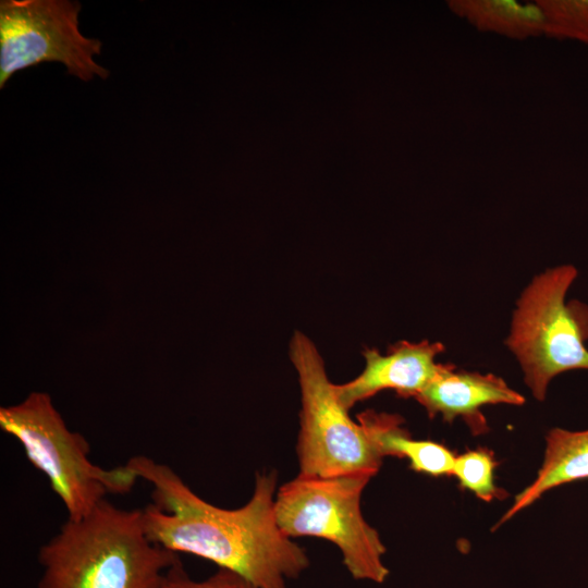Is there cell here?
I'll return each mask as SVG.
<instances>
[{"label": "cell", "instance_id": "obj_1", "mask_svg": "<svg viewBox=\"0 0 588 588\" xmlns=\"http://www.w3.org/2000/svg\"><path fill=\"white\" fill-rule=\"evenodd\" d=\"M152 487V503L142 510L151 541L174 553H188L238 574L257 588H286L309 565L305 551L279 527L277 477L259 474L250 500L226 510L199 498L168 465L147 456L126 463Z\"/></svg>", "mask_w": 588, "mask_h": 588}, {"label": "cell", "instance_id": "obj_2", "mask_svg": "<svg viewBox=\"0 0 588 588\" xmlns=\"http://www.w3.org/2000/svg\"><path fill=\"white\" fill-rule=\"evenodd\" d=\"M179 560L149 539L142 510L103 500L41 546L38 588H161Z\"/></svg>", "mask_w": 588, "mask_h": 588}, {"label": "cell", "instance_id": "obj_3", "mask_svg": "<svg viewBox=\"0 0 588 588\" xmlns=\"http://www.w3.org/2000/svg\"><path fill=\"white\" fill-rule=\"evenodd\" d=\"M577 277L568 264L546 269L523 290L512 314L504 343L537 401L546 399L554 377L588 370V305L566 299Z\"/></svg>", "mask_w": 588, "mask_h": 588}, {"label": "cell", "instance_id": "obj_4", "mask_svg": "<svg viewBox=\"0 0 588 588\" xmlns=\"http://www.w3.org/2000/svg\"><path fill=\"white\" fill-rule=\"evenodd\" d=\"M0 427L17 439L29 463L48 478L68 518L87 515L107 494L127 493L138 479L127 464L111 469L94 464L86 439L66 427L45 392L1 407Z\"/></svg>", "mask_w": 588, "mask_h": 588}, {"label": "cell", "instance_id": "obj_5", "mask_svg": "<svg viewBox=\"0 0 588 588\" xmlns=\"http://www.w3.org/2000/svg\"><path fill=\"white\" fill-rule=\"evenodd\" d=\"M373 476L366 471L333 477L299 474L279 489L274 511L287 537L329 540L340 549L355 579L382 584L389 576L382 560L385 547L360 510L363 490Z\"/></svg>", "mask_w": 588, "mask_h": 588}, {"label": "cell", "instance_id": "obj_6", "mask_svg": "<svg viewBox=\"0 0 588 588\" xmlns=\"http://www.w3.org/2000/svg\"><path fill=\"white\" fill-rule=\"evenodd\" d=\"M290 357L297 371L302 394L297 444L299 474L333 477L353 473L377 474L382 456L359 422L340 402L335 384L326 372L313 341L295 331Z\"/></svg>", "mask_w": 588, "mask_h": 588}, {"label": "cell", "instance_id": "obj_7", "mask_svg": "<svg viewBox=\"0 0 588 588\" xmlns=\"http://www.w3.org/2000/svg\"><path fill=\"white\" fill-rule=\"evenodd\" d=\"M81 4L68 0L0 2V88L16 72L44 62H60L83 81L109 71L94 61L101 41L78 29Z\"/></svg>", "mask_w": 588, "mask_h": 588}, {"label": "cell", "instance_id": "obj_8", "mask_svg": "<svg viewBox=\"0 0 588 588\" xmlns=\"http://www.w3.org/2000/svg\"><path fill=\"white\" fill-rule=\"evenodd\" d=\"M444 351L441 342L428 340L400 341L385 354L367 347L363 352L364 370L350 382L335 384L338 397L347 409L384 390H393L403 399H416L437 375L440 363L436 358Z\"/></svg>", "mask_w": 588, "mask_h": 588}, {"label": "cell", "instance_id": "obj_9", "mask_svg": "<svg viewBox=\"0 0 588 588\" xmlns=\"http://www.w3.org/2000/svg\"><path fill=\"white\" fill-rule=\"evenodd\" d=\"M430 418L441 415L452 422L463 418L474 434L488 430L480 408L485 405H522L525 397L493 373L458 370L452 364H440L433 379L415 399Z\"/></svg>", "mask_w": 588, "mask_h": 588}, {"label": "cell", "instance_id": "obj_10", "mask_svg": "<svg viewBox=\"0 0 588 588\" xmlns=\"http://www.w3.org/2000/svg\"><path fill=\"white\" fill-rule=\"evenodd\" d=\"M588 478V429L553 428L546 436L541 467L534 481L519 492L495 528L531 505L544 492L563 483Z\"/></svg>", "mask_w": 588, "mask_h": 588}, {"label": "cell", "instance_id": "obj_11", "mask_svg": "<svg viewBox=\"0 0 588 588\" xmlns=\"http://www.w3.org/2000/svg\"><path fill=\"white\" fill-rule=\"evenodd\" d=\"M357 419L382 457L406 458L413 470L430 476L452 475L456 457L452 451L434 441L413 439L401 416L366 411Z\"/></svg>", "mask_w": 588, "mask_h": 588}, {"label": "cell", "instance_id": "obj_12", "mask_svg": "<svg viewBox=\"0 0 588 588\" xmlns=\"http://www.w3.org/2000/svg\"><path fill=\"white\" fill-rule=\"evenodd\" d=\"M446 5L479 32L516 40L544 36L546 19L536 1L450 0Z\"/></svg>", "mask_w": 588, "mask_h": 588}, {"label": "cell", "instance_id": "obj_13", "mask_svg": "<svg viewBox=\"0 0 588 588\" xmlns=\"http://www.w3.org/2000/svg\"><path fill=\"white\" fill-rule=\"evenodd\" d=\"M544 19V36L588 45V0H537Z\"/></svg>", "mask_w": 588, "mask_h": 588}, {"label": "cell", "instance_id": "obj_14", "mask_svg": "<svg viewBox=\"0 0 588 588\" xmlns=\"http://www.w3.org/2000/svg\"><path fill=\"white\" fill-rule=\"evenodd\" d=\"M497 462L487 449L469 450L455 457L452 475L460 487L475 493L479 499L490 502L502 498L504 492L494 483Z\"/></svg>", "mask_w": 588, "mask_h": 588}, {"label": "cell", "instance_id": "obj_15", "mask_svg": "<svg viewBox=\"0 0 588 588\" xmlns=\"http://www.w3.org/2000/svg\"><path fill=\"white\" fill-rule=\"evenodd\" d=\"M161 588H257L238 574L219 568L205 580H194L179 560L166 573Z\"/></svg>", "mask_w": 588, "mask_h": 588}]
</instances>
